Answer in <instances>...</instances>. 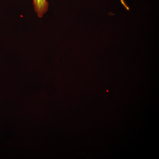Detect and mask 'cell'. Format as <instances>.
Listing matches in <instances>:
<instances>
[{
  "instance_id": "cell-1",
  "label": "cell",
  "mask_w": 159,
  "mask_h": 159,
  "mask_svg": "<svg viewBox=\"0 0 159 159\" xmlns=\"http://www.w3.org/2000/svg\"><path fill=\"white\" fill-rule=\"evenodd\" d=\"M35 11L38 16L41 18L48 10L49 3L46 0H32Z\"/></svg>"
},
{
  "instance_id": "cell-2",
  "label": "cell",
  "mask_w": 159,
  "mask_h": 159,
  "mask_svg": "<svg viewBox=\"0 0 159 159\" xmlns=\"http://www.w3.org/2000/svg\"><path fill=\"white\" fill-rule=\"evenodd\" d=\"M120 1L122 4H123V6H124L125 9L127 10H129V8L128 7L124 1L123 0H120Z\"/></svg>"
}]
</instances>
